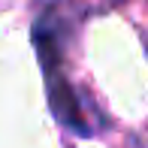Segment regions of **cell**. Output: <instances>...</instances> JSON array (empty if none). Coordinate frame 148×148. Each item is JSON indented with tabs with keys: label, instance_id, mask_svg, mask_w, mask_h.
I'll return each instance as SVG.
<instances>
[{
	"label": "cell",
	"instance_id": "obj_1",
	"mask_svg": "<svg viewBox=\"0 0 148 148\" xmlns=\"http://www.w3.org/2000/svg\"><path fill=\"white\" fill-rule=\"evenodd\" d=\"M64 21L58 9H45L33 24V45L39 51V64L45 73V91H49V106L58 124H64L76 136H94L97 127L82 103V94L70 85L64 70Z\"/></svg>",
	"mask_w": 148,
	"mask_h": 148
}]
</instances>
